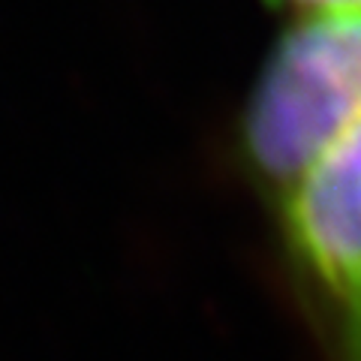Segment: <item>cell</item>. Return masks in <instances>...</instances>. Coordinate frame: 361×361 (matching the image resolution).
Listing matches in <instances>:
<instances>
[{
	"label": "cell",
	"mask_w": 361,
	"mask_h": 361,
	"mask_svg": "<svg viewBox=\"0 0 361 361\" xmlns=\"http://www.w3.org/2000/svg\"><path fill=\"white\" fill-rule=\"evenodd\" d=\"M283 268L319 361H361V123L277 202Z\"/></svg>",
	"instance_id": "obj_2"
},
{
	"label": "cell",
	"mask_w": 361,
	"mask_h": 361,
	"mask_svg": "<svg viewBox=\"0 0 361 361\" xmlns=\"http://www.w3.org/2000/svg\"><path fill=\"white\" fill-rule=\"evenodd\" d=\"M310 13H361V0H292Z\"/></svg>",
	"instance_id": "obj_3"
},
{
	"label": "cell",
	"mask_w": 361,
	"mask_h": 361,
	"mask_svg": "<svg viewBox=\"0 0 361 361\" xmlns=\"http://www.w3.org/2000/svg\"><path fill=\"white\" fill-rule=\"evenodd\" d=\"M361 123V13H307L274 45L244 111L250 172L283 199Z\"/></svg>",
	"instance_id": "obj_1"
}]
</instances>
